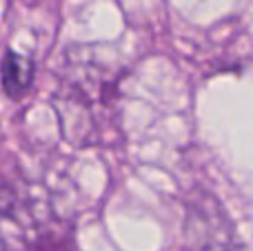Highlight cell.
Instances as JSON below:
<instances>
[{
	"label": "cell",
	"instance_id": "6da1fadb",
	"mask_svg": "<svg viewBox=\"0 0 253 251\" xmlns=\"http://www.w3.org/2000/svg\"><path fill=\"white\" fill-rule=\"evenodd\" d=\"M4 251H74V243L67 229H60L58 225H34L27 227L25 234L11 243H7Z\"/></svg>",
	"mask_w": 253,
	"mask_h": 251
},
{
	"label": "cell",
	"instance_id": "7a4b0ae2",
	"mask_svg": "<svg viewBox=\"0 0 253 251\" xmlns=\"http://www.w3.org/2000/svg\"><path fill=\"white\" fill-rule=\"evenodd\" d=\"M34 83V62L27 56L7 51L2 60V87L11 98L25 96Z\"/></svg>",
	"mask_w": 253,
	"mask_h": 251
}]
</instances>
